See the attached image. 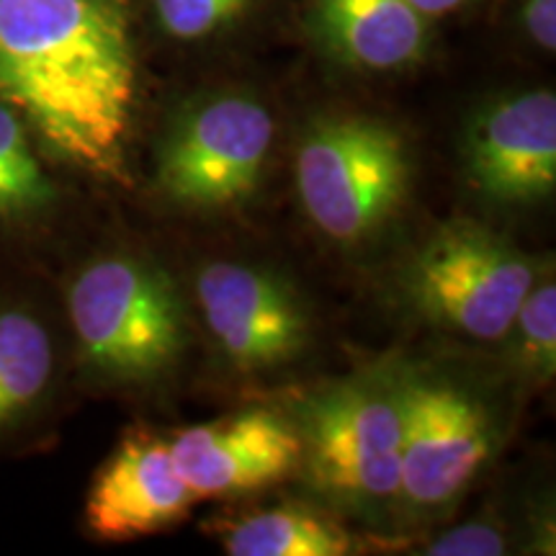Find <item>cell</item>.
<instances>
[{
  "mask_svg": "<svg viewBox=\"0 0 556 556\" xmlns=\"http://www.w3.org/2000/svg\"><path fill=\"white\" fill-rule=\"evenodd\" d=\"M135 93L127 0H0V99L54 155L119 170Z\"/></svg>",
  "mask_w": 556,
  "mask_h": 556,
  "instance_id": "6da1fadb",
  "label": "cell"
},
{
  "mask_svg": "<svg viewBox=\"0 0 556 556\" xmlns=\"http://www.w3.org/2000/svg\"><path fill=\"white\" fill-rule=\"evenodd\" d=\"M296 191L319 232L361 242L394 217L409 189L405 137L371 116L312 122L296 148Z\"/></svg>",
  "mask_w": 556,
  "mask_h": 556,
  "instance_id": "7a4b0ae2",
  "label": "cell"
},
{
  "mask_svg": "<svg viewBox=\"0 0 556 556\" xmlns=\"http://www.w3.org/2000/svg\"><path fill=\"white\" fill-rule=\"evenodd\" d=\"M402 384L345 381L302 405L296 433L302 464L317 492L353 510L400 500Z\"/></svg>",
  "mask_w": 556,
  "mask_h": 556,
  "instance_id": "3957f363",
  "label": "cell"
},
{
  "mask_svg": "<svg viewBox=\"0 0 556 556\" xmlns=\"http://www.w3.org/2000/svg\"><path fill=\"white\" fill-rule=\"evenodd\" d=\"M70 319L86 358L119 379H155L176 364L186 315L176 287L139 258L96 261L70 289Z\"/></svg>",
  "mask_w": 556,
  "mask_h": 556,
  "instance_id": "277c9868",
  "label": "cell"
},
{
  "mask_svg": "<svg viewBox=\"0 0 556 556\" xmlns=\"http://www.w3.org/2000/svg\"><path fill=\"white\" fill-rule=\"evenodd\" d=\"M536 274L503 235L475 222L443 227L420 250L407 291L420 315L475 340L510 336Z\"/></svg>",
  "mask_w": 556,
  "mask_h": 556,
  "instance_id": "5b68a950",
  "label": "cell"
},
{
  "mask_svg": "<svg viewBox=\"0 0 556 556\" xmlns=\"http://www.w3.org/2000/svg\"><path fill=\"white\" fill-rule=\"evenodd\" d=\"M274 131L270 111L250 96L225 93L191 103L160 144V189L184 206L238 204L258 189Z\"/></svg>",
  "mask_w": 556,
  "mask_h": 556,
  "instance_id": "8992f818",
  "label": "cell"
},
{
  "mask_svg": "<svg viewBox=\"0 0 556 556\" xmlns=\"http://www.w3.org/2000/svg\"><path fill=\"white\" fill-rule=\"evenodd\" d=\"M400 500L415 510H441L490 462V417L469 392L448 381H402Z\"/></svg>",
  "mask_w": 556,
  "mask_h": 556,
  "instance_id": "52a82bcc",
  "label": "cell"
},
{
  "mask_svg": "<svg viewBox=\"0 0 556 556\" xmlns=\"http://www.w3.org/2000/svg\"><path fill=\"white\" fill-rule=\"evenodd\" d=\"M199 304L219 351L242 371L287 366L309 343V317L287 281L242 263L199 274Z\"/></svg>",
  "mask_w": 556,
  "mask_h": 556,
  "instance_id": "ba28073f",
  "label": "cell"
},
{
  "mask_svg": "<svg viewBox=\"0 0 556 556\" xmlns=\"http://www.w3.org/2000/svg\"><path fill=\"white\" fill-rule=\"evenodd\" d=\"M464 160L471 184L503 204L546 199L556 186V96L523 90L477 111Z\"/></svg>",
  "mask_w": 556,
  "mask_h": 556,
  "instance_id": "9c48e42d",
  "label": "cell"
},
{
  "mask_svg": "<svg viewBox=\"0 0 556 556\" xmlns=\"http://www.w3.org/2000/svg\"><path fill=\"white\" fill-rule=\"evenodd\" d=\"M170 451L199 500L263 490L291 477L302 464L296 426L270 409H250L184 430L173 438Z\"/></svg>",
  "mask_w": 556,
  "mask_h": 556,
  "instance_id": "30bf717a",
  "label": "cell"
},
{
  "mask_svg": "<svg viewBox=\"0 0 556 556\" xmlns=\"http://www.w3.org/2000/svg\"><path fill=\"white\" fill-rule=\"evenodd\" d=\"M197 500L173 462L170 443L135 433L90 486L86 523L103 541H131L184 520Z\"/></svg>",
  "mask_w": 556,
  "mask_h": 556,
  "instance_id": "8fae6325",
  "label": "cell"
},
{
  "mask_svg": "<svg viewBox=\"0 0 556 556\" xmlns=\"http://www.w3.org/2000/svg\"><path fill=\"white\" fill-rule=\"evenodd\" d=\"M309 29L332 60L371 73L415 65L430 41V18L409 0H315Z\"/></svg>",
  "mask_w": 556,
  "mask_h": 556,
  "instance_id": "7c38bea8",
  "label": "cell"
},
{
  "mask_svg": "<svg viewBox=\"0 0 556 556\" xmlns=\"http://www.w3.org/2000/svg\"><path fill=\"white\" fill-rule=\"evenodd\" d=\"M353 541L336 520L307 507H278L235 520L225 533L232 556H343Z\"/></svg>",
  "mask_w": 556,
  "mask_h": 556,
  "instance_id": "4fadbf2b",
  "label": "cell"
},
{
  "mask_svg": "<svg viewBox=\"0 0 556 556\" xmlns=\"http://www.w3.org/2000/svg\"><path fill=\"white\" fill-rule=\"evenodd\" d=\"M52 340L26 312H0V426L16 420L50 384Z\"/></svg>",
  "mask_w": 556,
  "mask_h": 556,
  "instance_id": "5bb4252c",
  "label": "cell"
},
{
  "mask_svg": "<svg viewBox=\"0 0 556 556\" xmlns=\"http://www.w3.org/2000/svg\"><path fill=\"white\" fill-rule=\"evenodd\" d=\"M50 178L34 155L21 114L0 99V217L29 214L50 204Z\"/></svg>",
  "mask_w": 556,
  "mask_h": 556,
  "instance_id": "9a60e30c",
  "label": "cell"
},
{
  "mask_svg": "<svg viewBox=\"0 0 556 556\" xmlns=\"http://www.w3.org/2000/svg\"><path fill=\"white\" fill-rule=\"evenodd\" d=\"M510 332H516V361L526 374L552 379L556 366V287L533 283L520 304Z\"/></svg>",
  "mask_w": 556,
  "mask_h": 556,
  "instance_id": "2e32d148",
  "label": "cell"
},
{
  "mask_svg": "<svg viewBox=\"0 0 556 556\" xmlns=\"http://www.w3.org/2000/svg\"><path fill=\"white\" fill-rule=\"evenodd\" d=\"M258 0H152L157 24L178 41H199L225 31Z\"/></svg>",
  "mask_w": 556,
  "mask_h": 556,
  "instance_id": "e0dca14e",
  "label": "cell"
},
{
  "mask_svg": "<svg viewBox=\"0 0 556 556\" xmlns=\"http://www.w3.org/2000/svg\"><path fill=\"white\" fill-rule=\"evenodd\" d=\"M505 552V539L495 526L469 523L456 528L428 546L426 554L435 556H495Z\"/></svg>",
  "mask_w": 556,
  "mask_h": 556,
  "instance_id": "ac0fdd59",
  "label": "cell"
},
{
  "mask_svg": "<svg viewBox=\"0 0 556 556\" xmlns=\"http://www.w3.org/2000/svg\"><path fill=\"white\" fill-rule=\"evenodd\" d=\"M523 26L533 45L544 52L556 50V0H526Z\"/></svg>",
  "mask_w": 556,
  "mask_h": 556,
  "instance_id": "d6986e66",
  "label": "cell"
},
{
  "mask_svg": "<svg viewBox=\"0 0 556 556\" xmlns=\"http://www.w3.org/2000/svg\"><path fill=\"white\" fill-rule=\"evenodd\" d=\"M469 0H409L415 11H420L426 18H438V16H448L458 9H464Z\"/></svg>",
  "mask_w": 556,
  "mask_h": 556,
  "instance_id": "ffe728a7",
  "label": "cell"
}]
</instances>
